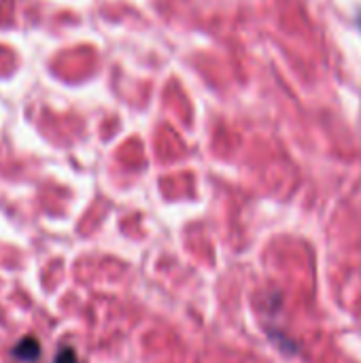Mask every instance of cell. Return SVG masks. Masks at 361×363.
<instances>
[{
  "label": "cell",
  "mask_w": 361,
  "mask_h": 363,
  "mask_svg": "<svg viewBox=\"0 0 361 363\" xmlns=\"http://www.w3.org/2000/svg\"><path fill=\"white\" fill-rule=\"evenodd\" d=\"M55 363H79V357H77L74 349L64 347V349H60V351H57V355H55Z\"/></svg>",
  "instance_id": "7a4b0ae2"
},
{
  "label": "cell",
  "mask_w": 361,
  "mask_h": 363,
  "mask_svg": "<svg viewBox=\"0 0 361 363\" xmlns=\"http://www.w3.org/2000/svg\"><path fill=\"white\" fill-rule=\"evenodd\" d=\"M13 357H17L19 362L23 363H34L38 362L40 357V342L32 336L21 338L15 347H13Z\"/></svg>",
  "instance_id": "6da1fadb"
}]
</instances>
